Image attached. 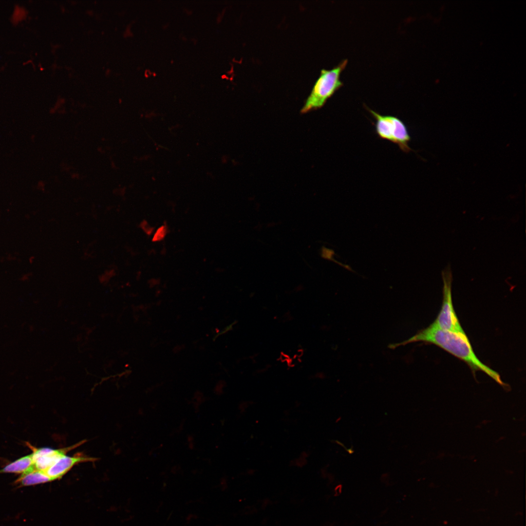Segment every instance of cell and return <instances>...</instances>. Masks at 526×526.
<instances>
[{
    "instance_id": "cell-8",
    "label": "cell",
    "mask_w": 526,
    "mask_h": 526,
    "mask_svg": "<svg viewBox=\"0 0 526 526\" xmlns=\"http://www.w3.org/2000/svg\"><path fill=\"white\" fill-rule=\"evenodd\" d=\"M34 468L32 454L23 456L0 469V473H23Z\"/></svg>"
},
{
    "instance_id": "cell-10",
    "label": "cell",
    "mask_w": 526,
    "mask_h": 526,
    "mask_svg": "<svg viewBox=\"0 0 526 526\" xmlns=\"http://www.w3.org/2000/svg\"><path fill=\"white\" fill-rule=\"evenodd\" d=\"M187 442L188 443V448L192 450L194 449L195 447L194 445V438L192 435H188L187 436Z\"/></svg>"
},
{
    "instance_id": "cell-1",
    "label": "cell",
    "mask_w": 526,
    "mask_h": 526,
    "mask_svg": "<svg viewBox=\"0 0 526 526\" xmlns=\"http://www.w3.org/2000/svg\"><path fill=\"white\" fill-rule=\"evenodd\" d=\"M418 341L432 343L441 347L466 362L473 373L481 371L501 386L507 387L499 374L482 363L476 357L466 335L444 330L431 324L406 340L391 345L390 348Z\"/></svg>"
},
{
    "instance_id": "cell-3",
    "label": "cell",
    "mask_w": 526,
    "mask_h": 526,
    "mask_svg": "<svg viewBox=\"0 0 526 526\" xmlns=\"http://www.w3.org/2000/svg\"><path fill=\"white\" fill-rule=\"evenodd\" d=\"M367 109L376 120L375 131L379 138L394 143L404 152L412 150L409 145L411 136L403 121L396 116L382 115Z\"/></svg>"
},
{
    "instance_id": "cell-9",
    "label": "cell",
    "mask_w": 526,
    "mask_h": 526,
    "mask_svg": "<svg viewBox=\"0 0 526 526\" xmlns=\"http://www.w3.org/2000/svg\"><path fill=\"white\" fill-rule=\"evenodd\" d=\"M166 233V229L165 226H161L157 229L156 232L155 233L153 237V241H157L162 239L164 237Z\"/></svg>"
},
{
    "instance_id": "cell-5",
    "label": "cell",
    "mask_w": 526,
    "mask_h": 526,
    "mask_svg": "<svg viewBox=\"0 0 526 526\" xmlns=\"http://www.w3.org/2000/svg\"><path fill=\"white\" fill-rule=\"evenodd\" d=\"M85 442V440H82L72 446L59 449L36 448L28 443H27V444L33 451L31 454L34 468L37 470L45 471L60 457L66 455L67 452L78 447Z\"/></svg>"
},
{
    "instance_id": "cell-4",
    "label": "cell",
    "mask_w": 526,
    "mask_h": 526,
    "mask_svg": "<svg viewBox=\"0 0 526 526\" xmlns=\"http://www.w3.org/2000/svg\"><path fill=\"white\" fill-rule=\"evenodd\" d=\"M443 282V302L441 309L432 324L441 329L466 335L454 310L451 296L452 275L450 265L442 271Z\"/></svg>"
},
{
    "instance_id": "cell-7",
    "label": "cell",
    "mask_w": 526,
    "mask_h": 526,
    "mask_svg": "<svg viewBox=\"0 0 526 526\" xmlns=\"http://www.w3.org/2000/svg\"><path fill=\"white\" fill-rule=\"evenodd\" d=\"M53 481L44 471L33 469L23 473L15 483L20 487L33 486Z\"/></svg>"
},
{
    "instance_id": "cell-2",
    "label": "cell",
    "mask_w": 526,
    "mask_h": 526,
    "mask_svg": "<svg viewBox=\"0 0 526 526\" xmlns=\"http://www.w3.org/2000/svg\"><path fill=\"white\" fill-rule=\"evenodd\" d=\"M347 62V59H344L331 70L323 69L321 70L319 77L301 110V113L321 108L328 99L343 86L340 77Z\"/></svg>"
},
{
    "instance_id": "cell-6",
    "label": "cell",
    "mask_w": 526,
    "mask_h": 526,
    "mask_svg": "<svg viewBox=\"0 0 526 526\" xmlns=\"http://www.w3.org/2000/svg\"><path fill=\"white\" fill-rule=\"evenodd\" d=\"M97 459L96 458L89 457L82 453H77L72 456L65 455L58 459L44 472L54 481L62 477L74 466L79 463L94 462Z\"/></svg>"
}]
</instances>
